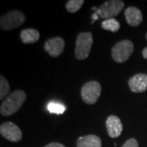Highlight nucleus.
<instances>
[{
    "label": "nucleus",
    "mask_w": 147,
    "mask_h": 147,
    "mask_svg": "<svg viewBox=\"0 0 147 147\" xmlns=\"http://www.w3.org/2000/svg\"><path fill=\"white\" fill-rule=\"evenodd\" d=\"M122 147H139L138 145V142L136 139L134 138H131V139H128Z\"/></svg>",
    "instance_id": "18"
},
{
    "label": "nucleus",
    "mask_w": 147,
    "mask_h": 147,
    "mask_svg": "<svg viewBox=\"0 0 147 147\" xmlns=\"http://www.w3.org/2000/svg\"><path fill=\"white\" fill-rule=\"evenodd\" d=\"M65 42L62 38L55 37L49 38L46 41L44 44V50L47 52L51 57H58L63 53Z\"/></svg>",
    "instance_id": "8"
},
{
    "label": "nucleus",
    "mask_w": 147,
    "mask_h": 147,
    "mask_svg": "<svg viewBox=\"0 0 147 147\" xmlns=\"http://www.w3.org/2000/svg\"><path fill=\"white\" fill-rule=\"evenodd\" d=\"M26 100V93L22 90H16L3 100L0 112L3 116H10L16 113Z\"/></svg>",
    "instance_id": "1"
},
{
    "label": "nucleus",
    "mask_w": 147,
    "mask_h": 147,
    "mask_svg": "<svg viewBox=\"0 0 147 147\" xmlns=\"http://www.w3.org/2000/svg\"><path fill=\"white\" fill-rule=\"evenodd\" d=\"M142 56H143V57L145 58V59L147 60V47H145L143 49V51H142Z\"/></svg>",
    "instance_id": "20"
},
{
    "label": "nucleus",
    "mask_w": 147,
    "mask_h": 147,
    "mask_svg": "<svg viewBox=\"0 0 147 147\" xmlns=\"http://www.w3.org/2000/svg\"><path fill=\"white\" fill-rule=\"evenodd\" d=\"M26 21L25 14L18 10L7 11L0 18V28L3 30H11L21 26Z\"/></svg>",
    "instance_id": "4"
},
{
    "label": "nucleus",
    "mask_w": 147,
    "mask_h": 147,
    "mask_svg": "<svg viewBox=\"0 0 147 147\" xmlns=\"http://www.w3.org/2000/svg\"><path fill=\"white\" fill-rule=\"evenodd\" d=\"M105 125L109 136L112 138L119 137L123 131V123L118 116H109L106 119Z\"/></svg>",
    "instance_id": "10"
},
{
    "label": "nucleus",
    "mask_w": 147,
    "mask_h": 147,
    "mask_svg": "<svg viewBox=\"0 0 147 147\" xmlns=\"http://www.w3.org/2000/svg\"><path fill=\"white\" fill-rule=\"evenodd\" d=\"M128 86L132 92L140 93L147 90V74H137L128 80Z\"/></svg>",
    "instance_id": "9"
},
{
    "label": "nucleus",
    "mask_w": 147,
    "mask_h": 147,
    "mask_svg": "<svg viewBox=\"0 0 147 147\" xmlns=\"http://www.w3.org/2000/svg\"><path fill=\"white\" fill-rule=\"evenodd\" d=\"M146 38L147 39V33H146Z\"/></svg>",
    "instance_id": "22"
},
{
    "label": "nucleus",
    "mask_w": 147,
    "mask_h": 147,
    "mask_svg": "<svg viewBox=\"0 0 147 147\" xmlns=\"http://www.w3.org/2000/svg\"><path fill=\"white\" fill-rule=\"evenodd\" d=\"M92 19H93V21L98 19V15H97V14H93V15H92ZM93 21H92V22H93Z\"/></svg>",
    "instance_id": "21"
},
{
    "label": "nucleus",
    "mask_w": 147,
    "mask_h": 147,
    "mask_svg": "<svg viewBox=\"0 0 147 147\" xmlns=\"http://www.w3.org/2000/svg\"><path fill=\"white\" fill-rule=\"evenodd\" d=\"M93 43V36L91 32H83L77 36L74 54L78 60H84L88 57Z\"/></svg>",
    "instance_id": "2"
},
{
    "label": "nucleus",
    "mask_w": 147,
    "mask_h": 147,
    "mask_svg": "<svg viewBox=\"0 0 147 147\" xmlns=\"http://www.w3.org/2000/svg\"><path fill=\"white\" fill-rule=\"evenodd\" d=\"M44 147H65L64 146L63 144L61 143H59V142H52V143H49L46 145Z\"/></svg>",
    "instance_id": "19"
},
{
    "label": "nucleus",
    "mask_w": 147,
    "mask_h": 147,
    "mask_svg": "<svg viewBox=\"0 0 147 147\" xmlns=\"http://www.w3.org/2000/svg\"><path fill=\"white\" fill-rule=\"evenodd\" d=\"M124 7V2L121 0H109L105 2L96 10V14L99 17L108 20L114 18L120 13Z\"/></svg>",
    "instance_id": "5"
},
{
    "label": "nucleus",
    "mask_w": 147,
    "mask_h": 147,
    "mask_svg": "<svg viewBox=\"0 0 147 147\" xmlns=\"http://www.w3.org/2000/svg\"><path fill=\"white\" fill-rule=\"evenodd\" d=\"M0 133L5 139L11 142H20L22 138V131L20 127L11 122H6L0 126Z\"/></svg>",
    "instance_id": "7"
},
{
    "label": "nucleus",
    "mask_w": 147,
    "mask_h": 147,
    "mask_svg": "<svg viewBox=\"0 0 147 147\" xmlns=\"http://www.w3.org/2000/svg\"><path fill=\"white\" fill-rule=\"evenodd\" d=\"M101 93V86L97 81H89L81 88V96L86 104H95Z\"/></svg>",
    "instance_id": "6"
},
{
    "label": "nucleus",
    "mask_w": 147,
    "mask_h": 147,
    "mask_svg": "<svg viewBox=\"0 0 147 147\" xmlns=\"http://www.w3.org/2000/svg\"><path fill=\"white\" fill-rule=\"evenodd\" d=\"M10 92V85L7 80L3 76H0V99L3 100Z\"/></svg>",
    "instance_id": "16"
},
{
    "label": "nucleus",
    "mask_w": 147,
    "mask_h": 147,
    "mask_svg": "<svg viewBox=\"0 0 147 147\" xmlns=\"http://www.w3.org/2000/svg\"><path fill=\"white\" fill-rule=\"evenodd\" d=\"M84 0H69L66 3L65 7L69 12L74 13V12H77L78 11L80 10V8L84 5Z\"/></svg>",
    "instance_id": "15"
},
{
    "label": "nucleus",
    "mask_w": 147,
    "mask_h": 147,
    "mask_svg": "<svg viewBox=\"0 0 147 147\" xmlns=\"http://www.w3.org/2000/svg\"><path fill=\"white\" fill-rule=\"evenodd\" d=\"M76 145L77 147H101L102 143L99 137L96 135H87L79 137Z\"/></svg>",
    "instance_id": "12"
},
{
    "label": "nucleus",
    "mask_w": 147,
    "mask_h": 147,
    "mask_svg": "<svg viewBox=\"0 0 147 147\" xmlns=\"http://www.w3.org/2000/svg\"><path fill=\"white\" fill-rule=\"evenodd\" d=\"M47 110L52 114H57V115H61L65 110V105L58 103V102H50L47 105Z\"/></svg>",
    "instance_id": "17"
},
{
    "label": "nucleus",
    "mask_w": 147,
    "mask_h": 147,
    "mask_svg": "<svg viewBox=\"0 0 147 147\" xmlns=\"http://www.w3.org/2000/svg\"><path fill=\"white\" fill-rule=\"evenodd\" d=\"M133 51V42L131 40L125 39L115 44L111 50V56L115 62L123 63L130 58Z\"/></svg>",
    "instance_id": "3"
},
{
    "label": "nucleus",
    "mask_w": 147,
    "mask_h": 147,
    "mask_svg": "<svg viewBox=\"0 0 147 147\" xmlns=\"http://www.w3.org/2000/svg\"><path fill=\"white\" fill-rule=\"evenodd\" d=\"M101 27L105 30L115 33L120 29V23L115 18H111L102 21Z\"/></svg>",
    "instance_id": "14"
},
{
    "label": "nucleus",
    "mask_w": 147,
    "mask_h": 147,
    "mask_svg": "<svg viewBox=\"0 0 147 147\" xmlns=\"http://www.w3.org/2000/svg\"><path fill=\"white\" fill-rule=\"evenodd\" d=\"M39 32L35 29H25L21 32V39L23 43H34L39 39Z\"/></svg>",
    "instance_id": "13"
},
{
    "label": "nucleus",
    "mask_w": 147,
    "mask_h": 147,
    "mask_svg": "<svg viewBox=\"0 0 147 147\" xmlns=\"http://www.w3.org/2000/svg\"><path fill=\"white\" fill-rule=\"evenodd\" d=\"M127 23L131 26H138L143 20L141 10L135 7H128L124 11Z\"/></svg>",
    "instance_id": "11"
}]
</instances>
